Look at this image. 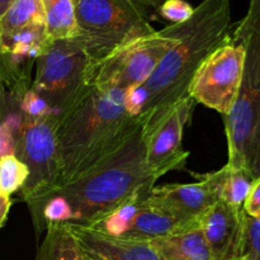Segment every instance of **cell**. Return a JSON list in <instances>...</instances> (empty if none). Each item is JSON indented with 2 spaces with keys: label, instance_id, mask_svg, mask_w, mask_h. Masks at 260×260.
Instances as JSON below:
<instances>
[{
  "label": "cell",
  "instance_id": "obj_31",
  "mask_svg": "<svg viewBox=\"0 0 260 260\" xmlns=\"http://www.w3.org/2000/svg\"><path fill=\"white\" fill-rule=\"evenodd\" d=\"M250 3H253V4H255L256 7L260 9V0H250Z\"/></svg>",
  "mask_w": 260,
  "mask_h": 260
},
{
  "label": "cell",
  "instance_id": "obj_32",
  "mask_svg": "<svg viewBox=\"0 0 260 260\" xmlns=\"http://www.w3.org/2000/svg\"><path fill=\"white\" fill-rule=\"evenodd\" d=\"M259 220H260V216H259Z\"/></svg>",
  "mask_w": 260,
  "mask_h": 260
},
{
  "label": "cell",
  "instance_id": "obj_25",
  "mask_svg": "<svg viewBox=\"0 0 260 260\" xmlns=\"http://www.w3.org/2000/svg\"><path fill=\"white\" fill-rule=\"evenodd\" d=\"M244 211L248 216L259 218L260 216V177L255 178L251 183L248 196L244 202Z\"/></svg>",
  "mask_w": 260,
  "mask_h": 260
},
{
  "label": "cell",
  "instance_id": "obj_27",
  "mask_svg": "<svg viewBox=\"0 0 260 260\" xmlns=\"http://www.w3.org/2000/svg\"><path fill=\"white\" fill-rule=\"evenodd\" d=\"M15 139L9 129L0 123V157L14 155Z\"/></svg>",
  "mask_w": 260,
  "mask_h": 260
},
{
  "label": "cell",
  "instance_id": "obj_9",
  "mask_svg": "<svg viewBox=\"0 0 260 260\" xmlns=\"http://www.w3.org/2000/svg\"><path fill=\"white\" fill-rule=\"evenodd\" d=\"M245 50L238 38L213 51L202 62L189 85L190 98L196 103L228 116L238 98L244 70Z\"/></svg>",
  "mask_w": 260,
  "mask_h": 260
},
{
  "label": "cell",
  "instance_id": "obj_22",
  "mask_svg": "<svg viewBox=\"0 0 260 260\" xmlns=\"http://www.w3.org/2000/svg\"><path fill=\"white\" fill-rule=\"evenodd\" d=\"M238 260H260V220L245 216Z\"/></svg>",
  "mask_w": 260,
  "mask_h": 260
},
{
  "label": "cell",
  "instance_id": "obj_6",
  "mask_svg": "<svg viewBox=\"0 0 260 260\" xmlns=\"http://www.w3.org/2000/svg\"><path fill=\"white\" fill-rule=\"evenodd\" d=\"M57 116L28 118L15 139L14 155L28 168V178L20 189L33 221L36 235L46 231L43 207L47 196L60 183L61 161L57 141Z\"/></svg>",
  "mask_w": 260,
  "mask_h": 260
},
{
  "label": "cell",
  "instance_id": "obj_21",
  "mask_svg": "<svg viewBox=\"0 0 260 260\" xmlns=\"http://www.w3.org/2000/svg\"><path fill=\"white\" fill-rule=\"evenodd\" d=\"M0 83L17 93H25L32 85L30 75L20 70L12 57L4 52L2 41H0Z\"/></svg>",
  "mask_w": 260,
  "mask_h": 260
},
{
  "label": "cell",
  "instance_id": "obj_4",
  "mask_svg": "<svg viewBox=\"0 0 260 260\" xmlns=\"http://www.w3.org/2000/svg\"><path fill=\"white\" fill-rule=\"evenodd\" d=\"M233 36L243 43L245 57L238 98L230 113L222 117L228 164L250 173L251 147L260 123V9L255 4L249 3L248 12L235 25Z\"/></svg>",
  "mask_w": 260,
  "mask_h": 260
},
{
  "label": "cell",
  "instance_id": "obj_11",
  "mask_svg": "<svg viewBox=\"0 0 260 260\" xmlns=\"http://www.w3.org/2000/svg\"><path fill=\"white\" fill-rule=\"evenodd\" d=\"M188 184H165L150 190L146 202L172 216L184 228H200L201 218L217 202L206 180Z\"/></svg>",
  "mask_w": 260,
  "mask_h": 260
},
{
  "label": "cell",
  "instance_id": "obj_30",
  "mask_svg": "<svg viewBox=\"0 0 260 260\" xmlns=\"http://www.w3.org/2000/svg\"><path fill=\"white\" fill-rule=\"evenodd\" d=\"M141 4H146V5H151V7H157L160 4V0H137Z\"/></svg>",
  "mask_w": 260,
  "mask_h": 260
},
{
  "label": "cell",
  "instance_id": "obj_20",
  "mask_svg": "<svg viewBox=\"0 0 260 260\" xmlns=\"http://www.w3.org/2000/svg\"><path fill=\"white\" fill-rule=\"evenodd\" d=\"M28 168L15 155L0 157V193L10 194L23 188L28 178Z\"/></svg>",
  "mask_w": 260,
  "mask_h": 260
},
{
  "label": "cell",
  "instance_id": "obj_1",
  "mask_svg": "<svg viewBox=\"0 0 260 260\" xmlns=\"http://www.w3.org/2000/svg\"><path fill=\"white\" fill-rule=\"evenodd\" d=\"M231 0H203L189 19L164 32L175 43L142 85L127 91V107L144 127L188 96L192 79L203 61L231 40Z\"/></svg>",
  "mask_w": 260,
  "mask_h": 260
},
{
  "label": "cell",
  "instance_id": "obj_7",
  "mask_svg": "<svg viewBox=\"0 0 260 260\" xmlns=\"http://www.w3.org/2000/svg\"><path fill=\"white\" fill-rule=\"evenodd\" d=\"M88 57L76 38L53 41L36 60V76L30 89L62 116L88 89Z\"/></svg>",
  "mask_w": 260,
  "mask_h": 260
},
{
  "label": "cell",
  "instance_id": "obj_29",
  "mask_svg": "<svg viewBox=\"0 0 260 260\" xmlns=\"http://www.w3.org/2000/svg\"><path fill=\"white\" fill-rule=\"evenodd\" d=\"M10 2H12V0H0V17L4 14V12L7 10V8L9 7Z\"/></svg>",
  "mask_w": 260,
  "mask_h": 260
},
{
  "label": "cell",
  "instance_id": "obj_28",
  "mask_svg": "<svg viewBox=\"0 0 260 260\" xmlns=\"http://www.w3.org/2000/svg\"><path fill=\"white\" fill-rule=\"evenodd\" d=\"M10 206H12V200L8 196H4L0 193V229L5 223V220L9 213Z\"/></svg>",
  "mask_w": 260,
  "mask_h": 260
},
{
  "label": "cell",
  "instance_id": "obj_2",
  "mask_svg": "<svg viewBox=\"0 0 260 260\" xmlns=\"http://www.w3.org/2000/svg\"><path fill=\"white\" fill-rule=\"evenodd\" d=\"M127 107V91L89 85L58 117L60 185L88 172L116 151L141 124Z\"/></svg>",
  "mask_w": 260,
  "mask_h": 260
},
{
  "label": "cell",
  "instance_id": "obj_26",
  "mask_svg": "<svg viewBox=\"0 0 260 260\" xmlns=\"http://www.w3.org/2000/svg\"><path fill=\"white\" fill-rule=\"evenodd\" d=\"M249 170L253 179L260 177V123L254 137L253 147H251L250 161H249Z\"/></svg>",
  "mask_w": 260,
  "mask_h": 260
},
{
  "label": "cell",
  "instance_id": "obj_13",
  "mask_svg": "<svg viewBox=\"0 0 260 260\" xmlns=\"http://www.w3.org/2000/svg\"><path fill=\"white\" fill-rule=\"evenodd\" d=\"M245 216L244 208L217 201L201 218L200 228L215 260H238Z\"/></svg>",
  "mask_w": 260,
  "mask_h": 260
},
{
  "label": "cell",
  "instance_id": "obj_8",
  "mask_svg": "<svg viewBox=\"0 0 260 260\" xmlns=\"http://www.w3.org/2000/svg\"><path fill=\"white\" fill-rule=\"evenodd\" d=\"M175 40L164 30L139 38L117 50L98 65L86 69L88 85L129 91L150 78Z\"/></svg>",
  "mask_w": 260,
  "mask_h": 260
},
{
  "label": "cell",
  "instance_id": "obj_17",
  "mask_svg": "<svg viewBox=\"0 0 260 260\" xmlns=\"http://www.w3.org/2000/svg\"><path fill=\"white\" fill-rule=\"evenodd\" d=\"M36 260H85L65 223H47Z\"/></svg>",
  "mask_w": 260,
  "mask_h": 260
},
{
  "label": "cell",
  "instance_id": "obj_5",
  "mask_svg": "<svg viewBox=\"0 0 260 260\" xmlns=\"http://www.w3.org/2000/svg\"><path fill=\"white\" fill-rule=\"evenodd\" d=\"M75 38L88 57V69L156 32L137 0H75Z\"/></svg>",
  "mask_w": 260,
  "mask_h": 260
},
{
  "label": "cell",
  "instance_id": "obj_15",
  "mask_svg": "<svg viewBox=\"0 0 260 260\" xmlns=\"http://www.w3.org/2000/svg\"><path fill=\"white\" fill-rule=\"evenodd\" d=\"M150 244L164 260H215L201 228L178 231Z\"/></svg>",
  "mask_w": 260,
  "mask_h": 260
},
{
  "label": "cell",
  "instance_id": "obj_24",
  "mask_svg": "<svg viewBox=\"0 0 260 260\" xmlns=\"http://www.w3.org/2000/svg\"><path fill=\"white\" fill-rule=\"evenodd\" d=\"M20 107H22L23 113H24L25 117H28V118H43V117H48L55 114L52 109L50 108V106H48L36 91H33L32 89H28V90L23 94Z\"/></svg>",
  "mask_w": 260,
  "mask_h": 260
},
{
  "label": "cell",
  "instance_id": "obj_23",
  "mask_svg": "<svg viewBox=\"0 0 260 260\" xmlns=\"http://www.w3.org/2000/svg\"><path fill=\"white\" fill-rule=\"evenodd\" d=\"M194 8L185 0H165L159 7V14L172 24L183 23L189 19Z\"/></svg>",
  "mask_w": 260,
  "mask_h": 260
},
{
  "label": "cell",
  "instance_id": "obj_10",
  "mask_svg": "<svg viewBox=\"0 0 260 260\" xmlns=\"http://www.w3.org/2000/svg\"><path fill=\"white\" fill-rule=\"evenodd\" d=\"M194 106L196 102L185 96L157 121L144 127L146 164L155 177L185 168L189 152L183 147V132Z\"/></svg>",
  "mask_w": 260,
  "mask_h": 260
},
{
  "label": "cell",
  "instance_id": "obj_19",
  "mask_svg": "<svg viewBox=\"0 0 260 260\" xmlns=\"http://www.w3.org/2000/svg\"><path fill=\"white\" fill-rule=\"evenodd\" d=\"M35 23H45L41 0H12L0 17V41Z\"/></svg>",
  "mask_w": 260,
  "mask_h": 260
},
{
  "label": "cell",
  "instance_id": "obj_14",
  "mask_svg": "<svg viewBox=\"0 0 260 260\" xmlns=\"http://www.w3.org/2000/svg\"><path fill=\"white\" fill-rule=\"evenodd\" d=\"M52 42L45 23H35L9 37L3 38L2 46L4 52L12 57L15 65L30 75L33 62L50 48Z\"/></svg>",
  "mask_w": 260,
  "mask_h": 260
},
{
  "label": "cell",
  "instance_id": "obj_16",
  "mask_svg": "<svg viewBox=\"0 0 260 260\" xmlns=\"http://www.w3.org/2000/svg\"><path fill=\"white\" fill-rule=\"evenodd\" d=\"M197 178L208 183L216 200L235 208H244V202L254 180L248 170L229 164L217 172L197 175Z\"/></svg>",
  "mask_w": 260,
  "mask_h": 260
},
{
  "label": "cell",
  "instance_id": "obj_3",
  "mask_svg": "<svg viewBox=\"0 0 260 260\" xmlns=\"http://www.w3.org/2000/svg\"><path fill=\"white\" fill-rule=\"evenodd\" d=\"M157 179L146 164L141 123L116 151L51 190L46 202L53 196L63 198L71 210L70 222L93 228L129 201L149 194Z\"/></svg>",
  "mask_w": 260,
  "mask_h": 260
},
{
  "label": "cell",
  "instance_id": "obj_12",
  "mask_svg": "<svg viewBox=\"0 0 260 260\" xmlns=\"http://www.w3.org/2000/svg\"><path fill=\"white\" fill-rule=\"evenodd\" d=\"M85 260H164L150 241L112 236L98 229L66 222Z\"/></svg>",
  "mask_w": 260,
  "mask_h": 260
},
{
  "label": "cell",
  "instance_id": "obj_18",
  "mask_svg": "<svg viewBox=\"0 0 260 260\" xmlns=\"http://www.w3.org/2000/svg\"><path fill=\"white\" fill-rule=\"evenodd\" d=\"M45 24L52 41L76 37L75 0H41Z\"/></svg>",
  "mask_w": 260,
  "mask_h": 260
}]
</instances>
